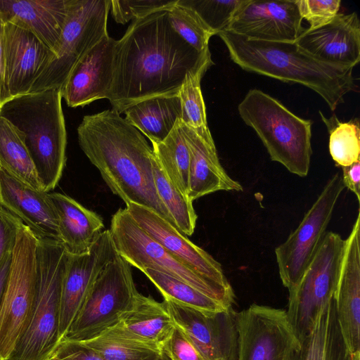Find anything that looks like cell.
<instances>
[{"instance_id":"9c48e42d","label":"cell","mask_w":360,"mask_h":360,"mask_svg":"<svg viewBox=\"0 0 360 360\" xmlns=\"http://www.w3.org/2000/svg\"><path fill=\"white\" fill-rule=\"evenodd\" d=\"M131 266L119 255L105 266L61 341L89 340L120 321L139 292Z\"/></svg>"},{"instance_id":"5bb4252c","label":"cell","mask_w":360,"mask_h":360,"mask_svg":"<svg viewBox=\"0 0 360 360\" xmlns=\"http://www.w3.org/2000/svg\"><path fill=\"white\" fill-rule=\"evenodd\" d=\"M174 325L199 349L205 360H237L238 330L233 307L214 314L164 300Z\"/></svg>"},{"instance_id":"7402d4cb","label":"cell","mask_w":360,"mask_h":360,"mask_svg":"<svg viewBox=\"0 0 360 360\" xmlns=\"http://www.w3.org/2000/svg\"><path fill=\"white\" fill-rule=\"evenodd\" d=\"M0 205L18 217L37 238L60 242L58 217L49 193L36 190L1 169Z\"/></svg>"},{"instance_id":"f1b7e54d","label":"cell","mask_w":360,"mask_h":360,"mask_svg":"<svg viewBox=\"0 0 360 360\" xmlns=\"http://www.w3.org/2000/svg\"><path fill=\"white\" fill-rule=\"evenodd\" d=\"M0 169L33 188L43 191L25 143V135L0 115Z\"/></svg>"},{"instance_id":"7bdbcfd3","label":"cell","mask_w":360,"mask_h":360,"mask_svg":"<svg viewBox=\"0 0 360 360\" xmlns=\"http://www.w3.org/2000/svg\"><path fill=\"white\" fill-rule=\"evenodd\" d=\"M342 180L345 188H347L360 201V160L342 167Z\"/></svg>"},{"instance_id":"f35d334b","label":"cell","mask_w":360,"mask_h":360,"mask_svg":"<svg viewBox=\"0 0 360 360\" xmlns=\"http://www.w3.org/2000/svg\"><path fill=\"white\" fill-rule=\"evenodd\" d=\"M302 19L309 24V29L321 27L330 22L338 13L340 0H297Z\"/></svg>"},{"instance_id":"d4e9b609","label":"cell","mask_w":360,"mask_h":360,"mask_svg":"<svg viewBox=\"0 0 360 360\" xmlns=\"http://www.w3.org/2000/svg\"><path fill=\"white\" fill-rule=\"evenodd\" d=\"M58 217L60 242L71 255L86 252L103 231L101 216L71 197L49 193Z\"/></svg>"},{"instance_id":"ee69618b","label":"cell","mask_w":360,"mask_h":360,"mask_svg":"<svg viewBox=\"0 0 360 360\" xmlns=\"http://www.w3.org/2000/svg\"><path fill=\"white\" fill-rule=\"evenodd\" d=\"M9 99L4 66V22L0 18V107Z\"/></svg>"},{"instance_id":"b9f144b4","label":"cell","mask_w":360,"mask_h":360,"mask_svg":"<svg viewBox=\"0 0 360 360\" xmlns=\"http://www.w3.org/2000/svg\"><path fill=\"white\" fill-rule=\"evenodd\" d=\"M53 354L60 360H105L94 350L78 342L60 341Z\"/></svg>"},{"instance_id":"484cf974","label":"cell","mask_w":360,"mask_h":360,"mask_svg":"<svg viewBox=\"0 0 360 360\" xmlns=\"http://www.w3.org/2000/svg\"><path fill=\"white\" fill-rule=\"evenodd\" d=\"M343 338L333 298L319 313L311 333L300 341L289 360H356Z\"/></svg>"},{"instance_id":"ba28073f","label":"cell","mask_w":360,"mask_h":360,"mask_svg":"<svg viewBox=\"0 0 360 360\" xmlns=\"http://www.w3.org/2000/svg\"><path fill=\"white\" fill-rule=\"evenodd\" d=\"M38 238L22 221L0 301V359L8 360L28 323L36 290Z\"/></svg>"},{"instance_id":"83f0119b","label":"cell","mask_w":360,"mask_h":360,"mask_svg":"<svg viewBox=\"0 0 360 360\" xmlns=\"http://www.w3.org/2000/svg\"><path fill=\"white\" fill-rule=\"evenodd\" d=\"M125 120L149 139L151 143L162 141L181 119L178 96H156L136 103L124 112Z\"/></svg>"},{"instance_id":"3957f363","label":"cell","mask_w":360,"mask_h":360,"mask_svg":"<svg viewBox=\"0 0 360 360\" xmlns=\"http://www.w3.org/2000/svg\"><path fill=\"white\" fill-rule=\"evenodd\" d=\"M217 35L233 62L243 70L304 85L321 96L332 111L344 103L346 94L355 90L353 67L319 59L295 41L255 40L228 30Z\"/></svg>"},{"instance_id":"277c9868","label":"cell","mask_w":360,"mask_h":360,"mask_svg":"<svg viewBox=\"0 0 360 360\" xmlns=\"http://www.w3.org/2000/svg\"><path fill=\"white\" fill-rule=\"evenodd\" d=\"M60 89H49L13 97L0 115L25 135V143L44 191L58 185L66 162L67 134Z\"/></svg>"},{"instance_id":"7a4b0ae2","label":"cell","mask_w":360,"mask_h":360,"mask_svg":"<svg viewBox=\"0 0 360 360\" xmlns=\"http://www.w3.org/2000/svg\"><path fill=\"white\" fill-rule=\"evenodd\" d=\"M77 131L81 149L115 195L174 226L155 186L153 149L136 128L111 109L85 115Z\"/></svg>"},{"instance_id":"9a60e30c","label":"cell","mask_w":360,"mask_h":360,"mask_svg":"<svg viewBox=\"0 0 360 360\" xmlns=\"http://www.w3.org/2000/svg\"><path fill=\"white\" fill-rule=\"evenodd\" d=\"M117 255L109 229L104 230L86 252L70 254L61 287L60 342L76 318L98 276Z\"/></svg>"},{"instance_id":"ac0fdd59","label":"cell","mask_w":360,"mask_h":360,"mask_svg":"<svg viewBox=\"0 0 360 360\" xmlns=\"http://www.w3.org/2000/svg\"><path fill=\"white\" fill-rule=\"evenodd\" d=\"M54 58L53 51L32 32L4 22L5 76L11 98L30 93Z\"/></svg>"},{"instance_id":"4316f807","label":"cell","mask_w":360,"mask_h":360,"mask_svg":"<svg viewBox=\"0 0 360 360\" xmlns=\"http://www.w3.org/2000/svg\"><path fill=\"white\" fill-rule=\"evenodd\" d=\"M116 325L129 335L161 350L175 327L164 300L158 302L139 292Z\"/></svg>"},{"instance_id":"c3c4849f","label":"cell","mask_w":360,"mask_h":360,"mask_svg":"<svg viewBox=\"0 0 360 360\" xmlns=\"http://www.w3.org/2000/svg\"><path fill=\"white\" fill-rule=\"evenodd\" d=\"M356 360H360V357H359V358H358Z\"/></svg>"},{"instance_id":"4dcf8cb0","label":"cell","mask_w":360,"mask_h":360,"mask_svg":"<svg viewBox=\"0 0 360 360\" xmlns=\"http://www.w3.org/2000/svg\"><path fill=\"white\" fill-rule=\"evenodd\" d=\"M152 149L168 179L183 194L188 196L190 154L181 119L162 141L152 143Z\"/></svg>"},{"instance_id":"4fadbf2b","label":"cell","mask_w":360,"mask_h":360,"mask_svg":"<svg viewBox=\"0 0 360 360\" xmlns=\"http://www.w3.org/2000/svg\"><path fill=\"white\" fill-rule=\"evenodd\" d=\"M236 321L237 360H289L300 346L285 310L253 304Z\"/></svg>"},{"instance_id":"681fc988","label":"cell","mask_w":360,"mask_h":360,"mask_svg":"<svg viewBox=\"0 0 360 360\" xmlns=\"http://www.w3.org/2000/svg\"><path fill=\"white\" fill-rule=\"evenodd\" d=\"M0 360H1V359H0Z\"/></svg>"},{"instance_id":"1f68e13d","label":"cell","mask_w":360,"mask_h":360,"mask_svg":"<svg viewBox=\"0 0 360 360\" xmlns=\"http://www.w3.org/2000/svg\"><path fill=\"white\" fill-rule=\"evenodd\" d=\"M141 271L158 288L164 300L195 309L205 314H214L231 308L169 275L150 269Z\"/></svg>"},{"instance_id":"8992f818","label":"cell","mask_w":360,"mask_h":360,"mask_svg":"<svg viewBox=\"0 0 360 360\" xmlns=\"http://www.w3.org/2000/svg\"><path fill=\"white\" fill-rule=\"evenodd\" d=\"M238 110L243 122L255 131L271 160L300 177L308 174L312 154L311 120L295 115L277 99L256 89L247 93Z\"/></svg>"},{"instance_id":"2e32d148","label":"cell","mask_w":360,"mask_h":360,"mask_svg":"<svg viewBox=\"0 0 360 360\" xmlns=\"http://www.w3.org/2000/svg\"><path fill=\"white\" fill-rule=\"evenodd\" d=\"M297 1L243 0L227 30L249 39L295 42L304 32Z\"/></svg>"},{"instance_id":"836d02e7","label":"cell","mask_w":360,"mask_h":360,"mask_svg":"<svg viewBox=\"0 0 360 360\" xmlns=\"http://www.w3.org/2000/svg\"><path fill=\"white\" fill-rule=\"evenodd\" d=\"M211 65L186 73L178 96L181 103V122L202 136H211L206 115L200 82Z\"/></svg>"},{"instance_id":"52a82bcc","label":"cell","mask_w":360,"mask_h":360,"mask_svg":"<svg viewBox=\"0 0 360 360\" xmlns=\"http://www.w3.org/2000/svg\"><path fill=\"white\" fill-rule=\"evenodd\" d=\"M110 232L117 254L140 271L150 269L174 277L209 297L233 307V290H227L202 276L151 238L125 208L112 217Z\"/></svg>"},{"instance_id":"7dc6e473","label":"cell","mask_w":360,"mask_h":360,"mask_svg":"<svg viewBox=\"0 0 360 360\" xmlns=\"http://www.w3.org/2000/svg\"><path fill=\"white\" fill-rule=\"evenodd\" d=\"M162 360H169V359H168L165 356H164V354H163V359H162Z\"/></svg>"},{"instance_id":"603a6c76","label":"cell","mask_w":360,"mask_h":360,"mask_svg":"<svg viewBox=\"0 0 360 360\" xmlns=\"http://www.w3.org/2000/svg\"><path fill=\"white\" fill-rule=\"evenodd\" d=\"M181 127L190 154L188 198L193 201L217 191H243L221 166L212 136H202L182 122Z\"/></svg>"},{"instance_id":"8fae6325","label":"cell","mask_w":360,"mask_h":360,"mask_svg":"<svg viewBox=\"0 0 360 360\" xmlns=\"http://www.w3.org/2000/svg\"><path fill=\"white\" fill-rule=\"evenodd\" d=\"M110 6V0H70L63 31L53 50L55 58L30 93L62 88L76 64L108 34Z\"/></svg>"},{"instance_id":"f546056e","label":"cell","mask_w":360,"mask_h":360,"mask_svg":"<svg viewBox=\"0 0 360 360\" xmlns=\"http://www.w3.org/2000/svg\"><path fill=\"white\" fill-rule=\"evenodd\" d=\"M82 343L105 360H162L163 358L159 347L129 335L117 325Z\"/></svg>"},{"instance_id":"74e56055","label":"cell","mask_w":360,"mask_h":360,"mask_svg":"<svg viewBox=\"0 0 360 360\" xmlns=\"http://www.w3.org/2000/svg\"><path fill=\"white\" fill-rule=\"evenodd\" d=\"M177 0H112L110 10L117 23L143 18L160 10H169Z\"/></svg>"},{"instance_id":"8d00e7d4","label":"cell","mask_w":360,"mask_h":360,"mask_svg":"<svg viewBox=\"0 0 360 360\" xmlns=\"http://www.w3.org/2000/svg\"><path fill=\"white\" fill-rule=\"evenodd\" d=\"M243 0H178L192 9L214 34L227 30L232 17Z\"/></svg>"},{"instance_id":"e0dca14e","label":"cell","mask_w":360,"mask_h":360,"mask_svg":"<svg viewBox=\"0 0 360 360\" xmlns=\"http://www.w3.org/2000/svg\"><path fill=\"white\" fill-rule=\"evenodd\" d=\"M125 209L136 224L183 264L219 285L233 290L222 266L173 224L148 207L129 202Z\"/></svg>"},{"instance_id":"bcb514c9","label":"cell","mask_w":360,"mask_h":360,"mask_svg":"<svg viewBox=\"0 0 360 360\" xmlns=\"http://www.w3.org/2000/svg\"><path fill=\"white\" fill-rule=\"evenodd\" d=\"M48 360H60L58 357H56L54 354L51 357H50Z\"/></svg>"},{"instance_id":"ffe728a7","label":"cell","mask_w":360,"mask_h":360,"mask_svg":"<svg viewBox=\"0 0 360 360\" xmlns=\"http://www.w3.org/2000/svg\"><path fill=\"white\" fill-rule=\"evenodd\" d=\"M116 43L108 34L74 67L60 89L62 98L69 107H83L107 98L112 81Z\"/></svg>"},{"instance_id":"d6a6232c","label":"cell","mask_w":360,"mask_h":360,"mask_svg":"<svg viewBox=\"0 0 360 360\" xmlns=\"http://www.w3.org/2000/svg\"><path fill=\"white\" fill-rule=\"evenodd\" d=\"M153 168L158 195L172 217L174 226L185 236H191L195 231L198 218L193 201L171 182L155 157Z\"/></svg>"},{"instance_id":"60d3db41","label":"cell","mask_w":360,"mask_h":360,"mask_svg":"<svg viewBox=\"0 0 360 360\" xmlns=\"http://www.w3.org/2000/svg\"><path fill=\"white\" fill-rule=\"evenodd\" d=\"M21 222L0 205V266L12 253Z\"/></svg>"},{"instance_id":"44dd1931","label":"cell","mask_w":360,"mask_h":360,"mask_svg":"<svg viewBox=\"0 0 360 360\" xmlns=\"http://www.w3.org/2000/svg\"><path fill=\"white\" fill-rule=\"evenodd\" d=\"M295 42L319 59L354 68L360 61V22L357 13H338L328 23L304 30Z\"/></svg>"},{"instance_id":"d590c367","label":"cell","mask_w":360,"mask_h":360,"mask_svg":"<svg viewBox=\"0 0 360 360\" xmlns=\"http://www.w3.org/2000/svg\"><path fill=\"white\" fill-rule=\"evenodd\" d=\"M168 11V17L174 30L197 51L206 53L209 41L215 35L190 8L179 3L178 0Z\"/></svg>"},{"instance_id":"cb8c5ba5","label":"cell","mask_w":360,"mask_h":360,"mask_svg":"<svg viewBox=\"0 0 360 360\" xmlns=\"http://www.w3.org/2000/svg\"><path fill=\"white\" fill-rule=\"evenodd\" d=\"M69 3L70 0H0V18L32 32L53 52Z\"/></svg>"},{"instance_id":"f6af8a7d","label":"cell","mask_w":360,"mask_h":360,"mask_svg":"<svg viewBox=\"0 0 360 360\" xmlns=\"http://www.w3.org/2000/svg\"><path fill=\"white\" fill-rule=\"evenodd\" d=\"M12 254V253H11ZM11 254L9 255L0 266V301L4 290L6 282L9 272Z\"/></svg>"},{"instance_id":"e575fe53","label":"cell","mask_w":360,"mask_h":360,"mask_svg":"<svg viewBox=\"0 0 360 360\" xmlns=\"http://www.w3.org/2000/svg\"><path fill=\"white\" fill-rule=\"evenodd\" d=\"M332 121V119H330ZM328 123L329 152L338 167H346L360 160V129L355 121Z\"/></svg>"},{"instance_id":"30bf717a","label":"cell","mask_w":360,"mask_h":360,"mask_svg":"<svg viewBox=\"0 0 360 360\" xmlns=\"http://www.w3.org/2000/svg\"><path fill=\"white\" fill-rule=\"evenodd\" d=\"M344 245L340 235L326 232L300 279L288 290L286 315L299 342L311 333L319 313L334 297Z\"/></svg>"},{"instance_id":"5b68a950","label":"cell","mask_w":360,"mask_h":360,"mask_svg":"<svg viewBox=\"0 0 360 360\" xmlns=\"http://www.w3.org/2000/svg\"><path fill=\"white\" fill-rule=\"evenodd\" d=\"M69 255L60 242L38 238L32 310L8 360H48L55 352L60 342V293Z\"/></svg>"},{"instance_id":"d6986e66","label":"cell","mask_w":360,"mask_h":360,"mask_svg":"<svg viewBox=\"0 0 360 360\" xmlns=\"http://www.w3.org/2000/svg\"><path fill=\"white\" fill-rule=\"evenodd\" d=\"M336 315L346 345L360 352V212L345 245L334 294Z\"/></svg>"},{"instance_id":"7c38bea8","label":"cell","mask_w":360,"mask_h":360,"mask_svg":"<svg viewBox=\"0 0 360 360\" xmlns=\"http://www.w3.org/2000/svg\"><path fill=\"white\" fill-rule=\"evenodd\" d=\"M344 188L342 175L337 172L326 182L297 228L275 248L279 276L288 290L297 283L316 252Z\"/></svg>"},{"instance_id":"ab89813d","label":"cell","mask_w":360,"mask_h":360,"mask_svg":"<svg viewBox=\"0 0 360 360\" xmlns=\"http://www.w3.org/2000/svg\"><path fill=\"white\" fill-rule=\"evenodd\" d=\"M162 351L169 360H205L190 338L176 326Z\"/></svg>"},{"instance_id":"6da1fadb","label":"cell","mask_w":360,"mask_h":360,"mask_svg":"<svg viewBox=\"0 0 360 360\" xmlns=\"http://www.w3.org/2000/svg\"><path fill=\"white\" fill-rule=\"evenodd\" d=\"M214 64L172 27L167 10L132 21L117 40L112 84L107 99L120 115L133 104L156 96H178L186 75Z\"/></svg>"}]
</instances>
